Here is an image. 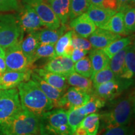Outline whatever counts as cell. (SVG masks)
<instances>
[{
	"mask_svg": "<svg viewBox=\"0 0 135 135\" xmlns=\"http://www.w3.org/2000/svg\"><path fill=\"white\" fill-rule=\"evenodd\" d=\"M18 90L23 109L38 117L53 108L51 101L32 80L21 83Z\"/></svg>",
	"mask_w": 135,
	"mask_h": 135,
	"instance_id": "cell-1",
	"label": "cell"
},
{
	"mask_svg": "<svg viewBox=\"0 0 135 135\" xmlns=\"http://www.w3.org/2000/svg\"><path fill=\"white\" fill-rule=\"evenodd\" d=\"M134 108V93L131 92L114 101L109 110L99 117L106 128L127 125L132 119Z\"/></svg>",
	"mask_w": 135,
	"mask_h": 135,
	"instance_id": "cell-2",
	"label": "cell"
},
{
	"mask_svg": "<svg viewBox=\"0 0 135 135\" xmlns=\"http://www.w3.org/2000/svg\"><path fill=\"white\" fill-rule=\"evenodd\" d=\"M38 132L39 117L23 109L0 126V135L35 134Z\"/></svg>",
	"mask_w": 135,
	"mask_h": 135,
	"instance_id": "cell-3",
	"label": "cell"
},
{
	"mask_svg": "<svg viewBox=\"0 0 135 135\" xmlns=\"http://www.w3.org/2000/svg\"><path fill=\"white\" fill-rule=\"evenodd\" d=\"M41 135H73L68 122V110L56 108L48 111L39 117Z\"/></svg>",
	"mask_w": 135,
	"mask_h": 135,
	"instance_id": "cell-4",
	"label": "cell"
},
{
	"mask_svg": "<svg viewBox=\"0 0 135 135\" xmlns=\"http://www.w3.org/2000/svg\"><path fill=\"white\" fill-rule=\"evenodd\" d=\"M23 32L16 16L0 14V46L5 50L21 41Z\"/></svg>",
	"mask_w": 135,
	"mask_h": 135,
	"instance_id": "cell-5",
	"label": "cell"
},
{
	"mask_svg": "<svg viewBox=\"0 0 135 135\" xmlns=\"http://www.w3.org/2000/svg\"><path fill=\"white\" fill-rule=\"evenodd\" d=\"M22 108L18 89L1 90L0 93V125L20 112Z\"/></svg>",
	"mask_w": 135,
	"mask_h": 135,
	"instance_id": "cell-6",
	"label": "cell"
},
{
	"mask_svg": "<svg viewBox=\"0 0 135 135\" xmlns=\"http://www.w3.org/2000/svg\"><path fill=\"white\" fill-rule=\"evenodd\" d=\"M133 84L132 80L116 78L114 80L99 84L95 88L94 94L104 101L113 100L121 95Z\"/></svg>",
	"mask_w": 135,
	"mask_h": 135,
	"instance_id": "cell-7",
	"label": "cell"
},
{
	"mask_svg": "<svg viewBox=\"0 0 135 135\" xmlns=\"http://www.w3.org/2000/svg\"><path fill=\"white\" fill-rule=\"evenodd\" d=\"M21 41L4 50V58L6 71H26L31 70L32 65L21 50L20 46Z\"/></svg>",
	"mask_w": 135,
	"mask_h": 135,
	"instance_id": "cell-8",
	"label": "cell"
},
{
	"mask_svg": "<svg viewBox=\"0 0 135 135\" xmlns=\"http://www.w3.org/2000/svg\"><path fill=\"white\" fill-rule=\"evenodd\" d=\"M25 4L30 5L36 11L44 26L48 29L57 30L61 26V22L53 12L50 4L45 0H23Z\"/></svg>",
	"mask_w": 135,
	"mask_h": 135,
	"instance_id": "cell-9",
	"label": "cell"
},
{
	"mask_svg": "<svg viewBox=\"0 0 135 135\" xmlns=\"http://www.w3.org/2000/svg\"><path fill=\"white\" fill-rule=\"evenodd\" d=\"M91 94L75 87L68 89L63 94L58 103V108L68 110L71 108H79L88 102Z\"/></svg>",
	"mask_w": 135,
	"mask_h": 135,
	"instance_id": "cell-10",
	"label": "cell"
},
{
	"mask_svg": "<svg viewBox=\"0 0 135 135\" xmlns=\"http://www.w3.org/2000/svg\"><path fill=\"white\" fill-rule=\"evenodd\" d=\"M17 20L22 31L28 33L41 29L44 26L35 9L25 3L19 15L17 16Z\"/></svg>",
	"mask_w": 135,
	"mask_h": 135,
	"instance_id": "cell-11",
	"label": "cell"
},
{
	"mask_svg": "<svg viewBox=\"0 0 135 135\" xmlns=\"http://www.w3.org/2000/svg\"><path fill=\"white\" fill-rule=\"evenodd\" d=\"M32 70L26 71H6L0 77V89L15 88L22 82L30 80Z\"/></svg>",
	"mask_w": 135,
	"mask_h": 135,
	"instance_id": "cell-12",
	"label": "cell"
},
{
	"mask_svg": "<svg viewBox=\"0 0 135 135\" xmlns=\"http://www.w3.org/2000/svg\"><path fill=\"white\" fill-rule=\"evenodd\" d=\"M70 28L78 36L87 38L97 29V26L90 19L87 13H84L71 20Z\"/></svg>",
	"mask_w": 135,
	"mask_h": 135,
	"instance_id": "cell-13",
	"label": "cell"
},
{
	"mask_svg": "<svg viewBox=\"0 0 135 135\" xmlns=\"http://www.w3.org/2000/svg\"><path fill=\"white\" fill-rule=\"evenodd\" d=\"M74 65L71 59L69 57L57 56L50 58V61L44 66L43 69L67 76L75 71Z\"/></svg>",
	"mask_w": 135,
	"mask_h": 135,
	"instance_id": "cell-14",
	"label": "cell"
},
{
	"mask_svg": "<svg viewBox=\"0 0 135 135\" xmlns=\"http://www.w3.org/2000/svg\"><path fill=\"white\" fill-rule=\"evenodd\" d=\"M89 41L94 49H103L121 36L108 30L98 28L89 37Z\"/></svg>",
	"mask_w": 135,
	"mask_h": 135,
	"instance_id": "cell-15",
	"label": "cell"
},
{
	"mask_svg": "<svg viewBox=\"0 0 135 135\" xmlns=\"http://www.w3.org/2000/svg\"><path fill=\"white\" fill-rule=\"evenodd\" d=\"M31 78L32 80L36 83L38 87L41 89L42 91L51 101L53 108H58L59 101L61 97L63 96L64 92L52 86L51 85L43 80L38 75H37L36 73L33 71V70H32Z\"/></svg>",
	"mask_w": 135,
	"mask_h": 135,
	"instance_id": "cell-16",
	"label": "cell"
},
{
	"mask_svg": "<svg viewBox=\"0 0 135 135\" xmlns=\"http://www.w3.org/2000/svg\"><path fill=\"white\" fill-rule=\"evenodd\" d=\"M116 13V11L90 4L87 14L95 26L102 28L108 20Z\"/></svg>",
	"mask_w": 135,
	"mask_h": 135,
	"instance_id": "cell-17",
	"label": "cell"
},
{
	"mask_svg": "<svg viewBox=\"0 0 135 135\" xmlns=\"http://www.w3.org/2000/svg\"><path fill=\"white\" fill-rule=\"evenodd\" d=\"M33 71L36 73L46 83L59 90L65 92L67 89L68 82L65 76L49 71L43 68L35 69Z\"/></svg>",
	"mask_w": 135,
	"mask_h": 135,
	"instance_id": "cell-18",
	"label": "cell"
},
{
	"mask_svg": "<svg viewBox=\"0 0 135 135\" xmlns=\"http://www.w3.org/2000/svg\"><path fill=\"white\" fill-rule=\"evenodd\" d=\"M61 25L66 26L70 20V0H46Z\"/></svg>",
	"mask_w": 135,
	"mask_h": 135,
	"instance_id": "cell-19",
	"label": "cell"
},
{
	"mask_svg": "<svg viewBox=\"0 0 135 135\" xmlns=\"http://www.w3.org/2000/svg\"><path fill=\"white\" fill-rule=\"evenodd\" d=\"M66 30V26L61 25L60 28L57 30H50L46 28L40 29L34 32L40 42V44L55 45L58 39L63 35Z\"/></svg>",
	"mask_w": 135,
	"mask_h": 135,
	"instance_id": "cell-20",
	"label": "cell"
},
{
	"mask_svg": "<svg viewBox=\"0 0 135 135\" xmlns=\"http://www.w3.org/2000/svg\"><path fill=\"white\" fill-rule=\"evenodd\" d=\"M39 45L40 42L34 31L28 33V35L23 40L22 39L21 41L20 46L21 50L32 66L34 63L33 56Z\"/></svg>",
	"mask_w": 135,
	"mask_h": 135,
	"instance_id": "cell-21",
	"label": "cell"
},
{
	"mask_svg": "<svg viewBox=\"0 0 135 135\" xmlns=\"http://www.w3.org/2000/svg\"><path fill=\"white\" fill-rule=\"evenodd\" d=\"M91 63L93 73L90 79L91 80L94 74L105 68L109 63V58L103 49H94L91 50L89 56Z\"/></svg>",
	"mask_w": 135,
	"mask_h": 135,
	"instance_id": "cell-22",
	"label": "cell"
},
{
	"mask_svg": "<svg viewBox=\"0 0 135 135\" xmlns=\"http://www.w3.org/2000/svg\"><path fill=\"white\" fill-rule=\"evenodd\" d=\"M66 77L68 84H70V86L81 89L90 94L93 93V86L92 81L90 78L84 77L75 71Z\"/></svg>",
	"mask_w": 135,
	"mask_h": 135,
	"instance_id": "cell-23",
	"label": "cell"
},
{
	"mask_svg": "<svg viewBox=\"0 0 135 135\" xmlns=\"http://www.w3.org/2000/svg\"><path fill=\"white\" fill-rule=\"evenodd\" d=\"M102 29L108 30L112 33L121 35H128L124 23V13L120 11L116 13L108 20Z\"/></svg>",
	"mask_w": 135,
	"mask_h": 135,
	"instance_id": "cell-24",
	"label": "cell"
},
{
	"mask_svg": "<svg viewBox=\"0 0 135 135\" xmlns=\"http://www.w3.org/2000/svg\"><path fill=\"white\" fill-rule=\"evenodd\" d=\"M135 73V50L134 45L128 46L127 51L124 58V65L123 73L120 76L121 78L131 80Z\"/></svg>",
	"mask_w": 135,
	"mask_h": 135,
	"instance_id": "cell-25",
	"label": "cell"
},
{
	"mask_svg": "<svg viewBox=\"0 0 135 135\" xmlns=\"http://www.w3.org/2000/svg\"><path fill=\"white\" fill-rule=\"evenodd\" d=\"M106 101L97 97L94 93L91 94V98L88 102L81 107L77 108L78 110L83 115L87 116L94 113L105 104Z\"/></svg>",
	"mask_w": 135,
	"mask_h": 135,
	"instance_id": "cell-26",
	"label": "cell"
},
{
	"mask_svg": "<svg viewBox=\"0 0 135 135\" xmlns=\"http://www.w3.org/2000/svg\"><path fill=\"white\" fill-rule=\"evenodd\" d=\"M128 46L116 53L109 60V66L116 77L119 78L123 73L124 65V58Z\"/></svg>",
	"mask_w": 135,
	"mask_h": 135,
	"instance_id": "cell-27",
	"label": "cell"
},
{
	"mask_svg": "<svg viewBox=\"0 0 135 135\" xmlns=\"http://www.w3.org/2000/svg\"><path fill=\"white\" fill-rule=\"evenodd\" d=\"M131 43H132L131 37L128 36L122 38H120L113 41L108 46L103 49V50L110 60L116 53L126 48V46H129Z\"/></svg>",
	"mask_w": 135,
	"mask_h": 135,
	"instance_id": "cell-28",
	"label": "cell"
},
{
	"mask_svg": "<svg viewBox=\"0 0 135 135\" xmlns=\"http://www.w3.org/2000/svg\"><path fill=\"white\" fill-rule=\"evenodd\" d=\"M99 115L92 113L86 116L79 126L83 128L87 135H97L99 127Z\"/></svg>",
	"mask_w": 135,
	"mask_h": 135,
	"instance_id": "cell-29",
	"label": "cell"
},
{
	"mask_svg": "<svg viewBox=\"0 0 135 135\" xmlns=\"http://www.w3.org/2000/svg\"><path fill=\"white\" fill-rule=\"evenodd\" d=\"M117 78L111 70L109 63L105 68L96 73L92 78L91 81L93 83V88L98 86L99 84L113 80Z\"/></svg>",
	"mask_w": 135,
	"mask_h": 135,
	"instance_id": "cell-30",
	"label": "cell"
},
{
	"mask_svg": "<svg viewBox=\"0 0 135 135\" xmlns=\"http://www.w3.org/2000/svg\"><path fill=\"white\" fill-rule=\"evenodd\" d=\"M90 6V0H70V20L85 13Z\"/></svg>",
	"mask_w": 135,
	"mask_h": 135,
	"instance_id": "cell-31",
	"label": "cell"
},
{
	"mask_svg": "<svg viewBox=\"0 0 135 135\" xmlns=\"http://www.w3.org/2000/svg\"><path fill=\"white\" fill-rule=\"evenodd\" d=\"M56 56L55 50V45L51 44H40L33 56V62L35 63L39 59L44 58H53Z\"/></svg>",
	"mask_w": 135,
	"mask_h": 135,
	"instance_id": "cell-32",
	"label": "cell"
},
{
	"mask_svg": "<svg viewBox=\"0 0 135 135\" xmlns=\"http://www.w3.org/2000/svg\"><path fill=\"white\" fill-rule=\"evenodd\" d=\"M75 71L86 78H91L93 73L91 63L88 56H84L74 65Z\"/></svg>",
	"mask_w": 135,
	"mask_h": 135,
	"instance_id": "cell-33",
	"label": "cell"
},
{
	"mask_svg": "<svg viewBox=\"0 0 135 135\" xmlns=\"http://www.w3.org/2000/svg\"><path fill=\"white\" fill-rule=\"evenodd\" d=\"M85 116L79 112L77 108H71L68 110V122L73 132H75Z\"/></svg>",
	"mask_w": 135,
	"mask_h": 135,
	"instance_id": "cell-34",
	"label": "cell"
},
{
	"mask_svg": "<svg viewBox=\"0 0 135 135\" xmlns=\"http://www.w3.org/2000/svg\"><path fill=\"white\" fill-rule=\"evenodd\" d=\"M72 31H69L66 33L65 35H63L58 41L55 43V50L56 55L57 56H63L64 51L69 45L71 44V40Z\"/></svg>",
	"mask_w": 135,
	"mask_h": 135,
	"instance_id": "cell-35",
	"label": "cell"
},
{
	"mask_svg": "<svg viewBox=\"0 0 135 135\" xmlns=\"http://www.w3.org/2000/svg\"><path fill=\"white\" fill-rule=\"evenodd\" d=\"M124 23L126 31L130 34L135 30L134 7H129L124 11Z\"/></svg>",
	"mask_w": 135,
	"mask_h": 135,
	"instance_id": "cell-36",
	"label": "cell"
},
{
	"mask_svg": "<svg viewBox=\"0 0 135 135\" xmlns=\"http://www.w3.org/2000/svg\"><path fill=\"white\" fill-rule=\"evenodd\" d=\"M72 31V36L71 43L74 48L81 49L85 51H91L92 50L93 47L89 41V40H86L83 37L78 36L73 31Z\"/></svg>",
	"mask_w": 135,
	"mask_h": 135,
	"instance_id": "cell-37",
	"label": "cell"
},
{
	"mask_svg": "<svg viewBox=\"0 0 135 135\" xmlns=\"http://www.w3.org/2000/svg\"><path fill=\"white\" fill-rule=\"evenodd\" d=\"M133 128L124 125L106 128L103 135H133Z\"/></svg>",
	"mask_w": 135,
	"mask_h": 135,
	"instance_id": "cell-38",
	"label": "cell"
},
{
	"mask_svg": "<svg viewBox=\"0 0 135 135\" xmlns=\"http://www.w3.org/2000/svg\"><path fill=\"white\" fill-rule=\"evenodd\" d=\"M18 0H0V11H12L19 9Z\"/></svg>",
	"mask_w": 135,
	"mask_h": 135,
	"instance_id": "cell-39",
	"label": "cell"
},
{
	"mask_svg": "<svg viewBox=\"0 0 135 135\" xmlns=\"http://www.w3.org/2000/svg\"><path fill=\"white\" fill-rule=\"evenodd\" d=\"M88 52L89 51H88L81 50V49L74 48L71 53V55L70 56V58L71 59L73 62L75 63L76 62H77L78 61H79L85 56Z\"/></svg>",
	"mask_w": 135,
	"mask_h": 135,
	"instance_id": "cell-40",
	"label": "cell"
},
{
	"mask_svg": "<svg viewBox=\"0 0 135 135\" xmlns=\"http://www.w3.org/2000/svg\"><path fill=\"white\" fill-rule=\"evenodd\" d=\"M130 0H117V9L116 11L124 13L126 9L129 7H134L129 4Z\"/></svg>",
	"mask_w": 135,
	"mask_h": 135,
	"instance_id": "cell-41",
	"label": "cell"
},
{
	"mask_svg": "<svg viewBox=\"0 0 135 135\" xmlns=\"http://www.w3.org/2000/svg\"><path fill=\"white\" fill-rule=\"evenodd\" d=\"M0 70H1L3 73L6 71V66L5 63L4 58L1 56H0Z\"/></svg>",
	"mask_w": 135,
	"mask_h": 135,
	"instance_id": "cell-42",
	"label": "cell"
},
{
	"mask_svg": "<svg viewBox=\"0 0 135 135\" xmlns=\"http://www.w3.org/2000/svg\"><path fill=\"white\" fill-rule=\"evenodd\" d=\"M75 133L77 135H87L86 131L85 129H84L83 128L81 127V126H79V127L77 128Z\"/></svg>",
	"mask_w": 135,
	"mask_h": 135,
	"instance_id": "cell-43",
	"label": "cell"
},
{
	"mask_svg": "<svg viewBox=\"0 0 135 135\" xmlns=\"http://www.w3.org/2000/svg\"><path fill=\"white\" fill-rule=\"evenodd\" d=\"M104 1L105 0H90V4L101 7V4L103 3Z\"/></svg>",
	"mask_w": 135,
	"mask_h": 135,
	"instance_id": "cell-44",
	"label": "cell"
},
{
	"mask_svg": "<svg viewBox=\"0 0 135 135\" xmlns=\"http://www.w3.org/2000/svg\"><path fill=\"white\" fill-rule=\"evenodd\" d=\"M4 55H5V51L4 49L2 47L0 46V56L1 57H4Z\"/></svg>",
	"mask_w": 135,
	"mask_h": 135,
	"instance_id": "cell-45",
	"label": "cell"
},
{
	"mask_svg": "<svg viewBox=\"0 0 135 135\" xmlns=\"http://www.w3.org/2000/svg\"><path fill=\"white\" fill-rule=\"evenodd\" d=\"M2 74H3V72L1 71V70H0V77H1V76L2 75Z\"/></svg>",
	"mask_w": 135,
	"mask_h": 135,
	"instance_id": "cell-46",
	"label": "cell"
},
{
	"mask_svg": "<svg viewBox=\"0 0 135 135\" xmlns=\"http://www.w3.org/2000/svg\"><path fill=\"white\" fill-rule=\"evenodd\" d=\"M73 135H77L76 134V133H74V134H73Z\"/></svg>",
	"mask_w": 135,
	"mask_h": 135,
	"instance_id": "cell-47",
	"label": "cell"
},
{
	"mask_svg": "<svg viewBox=\"0 0 135 135\" xmlns=\"http://www.w3.org/2000/svg\"><path fill=\"white\" fill-rule=\"evenodd\" d=\"M26 135H34V134H26Z\"/></svg>",
	"mask_w": 135,
	"mask_h": 135,
	"instance_id": "cell-48",
	"label": "cell"
},
{
	"mask_svg": "<svg viewBox=\"0 0 135 135\" xmlns=\"http://www.w3.org/2000/svg\"><path fill=\"white\" fill-rule=\"evenodd\" d=\"M1 89H0V93H1Z\"/></svg>",
	"mask_w": 135,
	"mask_h": 135,
	"instance_id": "cell-49",
	"label": "cell"
},
{
	"mask_svg": "<svg viewBox=\"0 0 135 135\" xmlns=\"http://www.w3.org/2000/svg\"><path fill=\"white\" fill-rule=\"evenodd\" d=\"M0 126H1V125H0Z\"/></svg>",
	"mask_w": 135,
	"mask_h": 135,
	"instance_id": "cell-50",
	"label": "cell"
}]
</instances>
